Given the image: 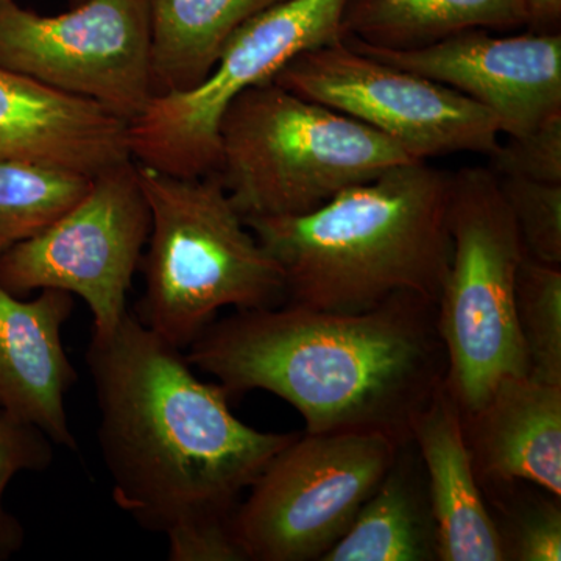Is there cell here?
I'll list each match as a JSON object with an SVG mask.
<instances>
[{
  "mask_svg": "<svg viewBox=\"0 0 561 561\" xmlns=\"http://www.w3.org/2000/svg\"><path fill=\"white\" fill-rule=\"evenodd\" d=\"M0 66L130 124L151 99L150 0H84L57 16L3 0Z\"/></svg>",
  "mask_w": 561,
  "mask_h": 561,
  "instance_id": "obj_11",
  "label": "cell"
},
{
  "mask_svg": "<svg viewBox=\"0 0 561 561\" xmlns=\"http://www.w3.org/2000/svg\"><path fill=\"white\" fill-rule=\"evenodd\" d=\"M529 13V31L560 32L561 0H524Z\"/></svg>",
  "mask_w": 561,
  "mask_h": 561,
  "instance_id": "obj_26",
  "label": "cell"
},
{
  "mask_svg": "<svg viewBox=\"0 0 561 561\" xmlns=\"http://www.w3.org/2000/svg\"><path fill=\"white\" fill-rule=\"evenodd\" d=\"M184 354L230 397L264 390L289 402L306 434L376 432L400 443L446 376L437 302L411 291L356 313L290 301L239 309Z\"/></svg>",
  "mask_w": 561,
  "mask_h": 561,
  "instance_id": "obj_2",
  "label": "cell"
},
{
  "mask_svg": "<svg viewBox=\"0 0 561 561\" xmlns=\"http://www.w3.org/2000/svg\"><path fill=\"white\" fill-rule=\"evenodd\" d=\"M524 0H346L343 38L390 50L431 46L457 33L527 27Z\"/></svg>",
  "mask_w": 561,
  "mask_h": 561,
  "instance_id": "obj_19",
  "label": "cell"
},
{
  "mask_svg": "<svg viewBox=\"0 0 561 561\" xmlns=\"http://www.w3.org/2000/svg\"><path fill=\"white\" fill-rule=\"evenodd\" d=\"M401 445L376 432L298 434L232 515L243 561H321L378 489Z\"/></svg>",
  "mask_w": 561,
  "mask_h": 561,
  "instance_id": "obj_7",
  "label": "cell"
},
{
  "mask_svg": "<svg viewBox=\"0 0 561 561\" xmlns=\"http://www.w3.org/2000/svg\"><path fill=\"white\" fill-rule=\"evenodd\" d=\"M55 443L38 427L0 411V560L20 551L24 529L3 504L7 486L20 472L44 471L54 461Z\"/></svg>",
  "mask_w": 561,
  "mask_h": 561,
  "instance_id": "obj_24",
  "label": "cell"
},
{
  "mask_svg": "<svg viewBox=\"0 0 561 561\" xmlns=\"http://www.w3.org/2000/svg\"><path fill=\"white\" fill-rule=\"evenodd\" d=\"M482 490L494 493L497 511L507 515V530H501L507 561L561 560V497L541 489L518 494L516 483Z\"/></svg>",
  "mask_w": 561,
  "mask_h": 561,
  "instance_id": "obj_22",
  "label": "cell"
},
{
  "mask_svg": "<svg viewBox=\"0 0 561 561\" xmlns=\"http://www.w3.org/2000/svg\"><path fill=\"white\" fill-rule=\"evenodd\" d=\"M73 295L39 290L33 300L0 286V411L43 431L55 446L77 451L66 398L77 371L62 345Z\"/></svg>",
  "mask_w": 561,
  "mask_h": 561,
  "instance_id": "obj_14",
  "label": "cell"
},
{
  "mask_svg": "<svg viewBox=\"0 0 561 561\" xmlns=\"http://www.w3.org/2000/svg\"><path fill=\"white\" fill-rule=\"evenodd\" d=\"M491 32L472 28L411 50L343 41L376 60L467 95L496 117L501 135L516 138L561 114V33Z\"/></svg>",
  "mask_w": 561,
  "mask_h": 561,
  "instance_id": "obj_12",
  "label": "cell"
},
{
  "mask_svg": "<svg viewBox=\"0 0 561 561\" xmlns=\"http://www.w3.org/2000/svg\"><path fill=\"white\" fill-rule=\"evenodd\" d=\"M346 0H283L236 31L195 90L151 98L128 124L133 160L179 176L219 165V125L239 94L275 79L302 51L343 39Z\"/></svg>",
  "mask_w": 561,
  "mask_h": 561,
  "instance_id": "obj_8",
  "label": "cell"
},
{
  "mask_svg": "<svg viewBox=\"0 0 561 561\" xmlns=\"http://www.w3.org/2000/svg\"><path fill=\"white\" fill-rule=\"evenodd\" d=\"M283 0H150L151 98L201 87L241 25Z\"/></svg>",
  "mask_w": 561,
  "mask_h": 561,
  "instance_id": "obj_18",
  "label": "cell"
},
{
  "mask_svg": "<svg viewBox=\"0 0 561 561\" xmlns=\"http://www.w3.org/2000/svg\"><path fill=\"white\" fill-rule=\"evenodd\" d=\"M449 175L394 165L311 213L243 220L286 280L287 300L356 313L402 291L437 302L451 260Z\"/></svg>",
  "mask_w": 561,
  "mask_h": 561,
  "instance_id": "obj_3",
  "label": "cell"
},
{
  "mask_svg": "<svg viewBox=\"0 0 561 561\" xmlns=\"http://www.w3.org/2000/svg\"><path fill=\"white\" fill-rule=\"evenodd\" d=\"M437 530L423 463L402 443L378 489L321 561H437Z\"/></svg>",
  "mask_w": 561,
  "mask_h": 561,
  "instance_id": "obj_17",
  "label": "cell"
},
{
  "mask_svg": "<svg viewBox=\"0 0 561 561\" xmlns=\"http://www.w3.org/2000/svg\"><path fill=\"white\" fill-rule=\"evenodd\" d=\"M0 160L95 175L131 160L128 124L0 66Z\"/></svg>",
  "mask_w": 561,
  "mask_h": 561,
  "instance_id": "obj_13",
  "label": "cell"
},
{
  "mask_svg": "<svg viewBox=\"0 0 561 561\" xmlns=\"http://www.w3.org/2000/svg\"><path fill=\"white\" fill-rule=\"evenodd\" d=\"M70 5L76 7L79 5V3L84 2V0H69Z\"/></svg>",
  "mask_w": 561,
  "mask_h": 561,
  "instance_id": "obj_27",
  "label": "cell"
},
{
  "mask_svg": "<svg viewBox=\"0 0 561 561\" xmlns=\"http://www.w3.org/2000/svg\"><path fill=\"white\" fill-rule=\"evenodd\" d=\"M91 180L79 173L0 160V254L60 217L90 190Z\"/></svg>",
  "mask_w": 561,
  "mask_h": 561,
  "instance_id": "obj_20",
  "label": "cell"
},
{
  "mask_svg": "<svg viewBox=\"0 0 561 561\" xmlns=\"http://www.w3.org/2000/svg\"><path fill=\"white\" fill-rule=\"evenodd\" d=\"M461 420L482 489L530 483L561 497V386L508 376Z\"/></svg>",
  "mask_w": 561,
  "mask_h": 561,
  "instance_id": "obj_15",
  "label": "cell"
},
{
  "mask_svg": "<svg viewBox=\"0 0 561 561\" xmlns=\"http://www.w3.org/2000/svg\"><path fill=\"white\" fill-rule=\"evenodd\" d=\"M489 158L496 175L561 184V114L527 135L500 142Z\"/></svg>",
  "mask_w": 561,
  "mask_h": 561,
  "instance_id": "obj_25",
  "label": "cell"
},
{
  "mask_svg": "<svg viewBox=\"0 0 561 561\" xmlns=\"http://www.w3.org/2000/svg\"><path fill=\"white\" fill-rule=\"evenodd\" d=\"M150 232L136 319L186 351L224 308H275L287 300L278 262L257 241L217 173L179 176L139 164Z\"/></svg>",
  "mask_w": 561,
  "mask_h": 561,
  "instance_id": "obj_4",
  "label": "cell"
},
{
  "mask_svg": "<svg viewBox=\"0 0 561 561\" xmlns=\"http://www.w3.org/2000/svg\"><path fill=\"white\" fill-rule=\"evenodd\" d=\"M409 161L382 133L271 80L225 110L214 173L247 220L302 216Z\"/></svg>",
  "mask_w": 561,
  "mask_h": 561,
  "instance_id": "obj_5",
  "label": "cell"
},
{
  "mask_svg": "<svg viewBox=\"0 0 561 561\" xmlns=\"http://www.w3.org/2000/svg\"><path fill=\"white\" fill-rule=\"evenodd\" d=\"M84 360L117 507L168 538L171 561H243L232 515L298 434L243 423L219 382H203L183 350L130 311L110 334H92Z\"/></svg>",
  "mask_w": 561,
  "mask_h": 561,
  "instance_id": "obj_1",
  "label": "cell"
},
{
  "mask_svg": "<svg viewBox=\"0 0 561 561\" xmlns=\"http://www.w3.org/2000/svg\"><path fill=\"white\" fill-rule=\"evenodd\" d=\"M0 2H3V0H0Z\"/></svg>",
  "mask_w": 561,
  "mask_h": 561,
  "instance_id": "obj_28",
  "label": "cell"
},
{
  "mask_svg": "<svg viewBox=\"0 0 561 561\" xmlns=\"http://www.w3.org/2000/svg\"><path fill=\"white\" fill-rule=\"evenodd\" d=\"M412 442L426 476L438 561H507L445 381L413 420Z\"/></svg>",
  "mask_w": 561,
  "mask_h": 561,
  "instance_id": "obj_16",
  "label": "cell"
},
{
  "mask_svg": "<svg viewBox=\"0 0 561 561\" xmlns=\"http://www.w3.org/2000/svg\"><path fill=\"white\" fill-rule=\"evenodd\" d=\"M273 81L382 133L413 160L459 151L491 157L500 147V122L489 110L343 39L302 51Z\"/></svg>",
  "mask_w": 561,
  "mask_h": 561,
  "instance_id": "obj_10",
  "label": "cell"
},
{
  "mask_svg": "<svg viewBox=\"0 0 561 561\" xmlns=\"http://www.w3.org/2000/svg\"><path fill=\"white\" fill-rule=\"evenodd\" d=\"M150 221L131 158L95 175L79 202L0 254V286L16 297L44 289L68 291L87 302L92 334H110L127 316Z\"/></svg>",
  "mask_w": 561,
  "mask_h": 561,
  "instance_id": "obj_9",
  "label": "cell"
},
{
  "mask_svg": "<svg viewBox=\"0 0 561 561\" xmlns=\"http://www.w3.org/2000/svg\"><path fill=\"white\" fill-rule=\"evenodd\" d=\"M515 311L527 376L561 386V265L526 254L516 275Z\"/></svg>",
  "mask_w": 561,
  "mask_h": 561,
  "instance_id": "obj_21",
  "label": "cell"
},
{
  "mask_svg": "<svg viewBox=\"0 0 561 561\" xmlns=\"http://www.w3.org/2000/svg\"><path fill=\"white\" fill-rule=\"evenodd\" d=\"M451 260L437 301L445 383L461 413L489 400L508 376L527 375L515 311L516 275L526 251L489 165L449 175Z\"/></svg>",
  "mask_w": 561,
  "mask_h": 561,
  "instance_id": "obj_6",
  "label": "cell"
},
{
  "mask_svg": "<svg viewBox=\"0 0 561 561\" xmlns=\"http://www.w3.org/2000/svg\"><path fill=\"white\" fill-rule=\"evenodd\" d=\"M527 256L561 265V184L500 176Z\"/></svg>",
  "mask_w": 561,
  "mask_h": 561,
  "instance_id": "obj_23",
  "label": "cell"
}]
</instances>
